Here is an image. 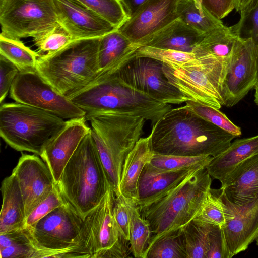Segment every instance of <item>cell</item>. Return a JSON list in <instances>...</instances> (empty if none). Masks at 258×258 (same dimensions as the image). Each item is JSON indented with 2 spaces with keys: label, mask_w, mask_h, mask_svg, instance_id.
Returning <instances> with one entry per match:
<instances>
[{
  "label": "cell",
  "mask_w": 258,
  "mask_h": 258,
  "mask_svg": "<svg viewBox=\"0 0 258 258\" xmlns=\"http://www.w3.org/2000/svg\"><path fill=\"white\" fill-rule=\"evenodd\" d=\"M150 135L154 153L213 157L225 151L236 137L184 106L166 112L152 126Z\"/></svg>",
  "instance_id": "1"
},
{
  "label": "cell",
  "mask_w": 258,
  "mask_h": 258,
  "mask_svg": "<svg viewBox=\"0 0 258 258\" xmlns=\"http://www.w3.org/2000/svg\"><path fill=\"white\" fill-rule=\"evenodd\" d=\"M116 74V73H115ZM114 74H99L66 95L86 114L116 112L142 116L153 126L172 107L121 83Z\"/></svg>",
  "instance_id": "2"
},
{
  "label": "cell",
  "mask_w": 258,
  "mask_h": 258,
  "mask_svg": "<svg viewBox=\"0 0 258 258\" xmlns=\"http://www.w3.org/2000/svg\"><path fill=\"white\" fill-rule=\"evenodd\" d=\"M91 133L115 196L125 159L141 138L145 122L142 116L116 112L86 114Z\"/></svg>",
  "instance_id": "3"
},
{
  "label": "cell",
  "mask_w": 258,
  "mask_h": 258,
  "mask_svg": "<svg viewBox=\"0 0 258 258\" xmlns=\"http://www.w3.org/2000/svg\"><path fill=\"white\" fill-rule=\"evenodd\" d=\"M56 185L65 200L83 218L111 187L91 130L67 163Z\"/></svg>",
  "instance_id": "4"
},
{
  "label": "cell",
  "mask_w": 258,
  "mask_h": 258,
  "mask_svg": "<svg viewBox=\"0 0 258 258\" xmlns=\"http://www.w3.org/2000/svg\"><path fill=\"white\" fill-rule=\"evenodd\" d=\"M211 183L206 168L197 170L165 196L139 209L141 216L150 225V243L193 220L202 207Z\"/></svg>",
  "instance_id": "5"
},
{
  "label": "cell",
  "mask_w": 258,
  "mask_h": 258,
  "mask_svg": "<svg viewBox=\"0 0 258 258\" xmlns=\"http://www.w3.org/2000/svg\"><path fill=\"white\" fill-rule=\"evenodd\" d=\"M100 39L74 40L54 53L40 56L37 61V72L66 96L88 85L99 73Z\"/></svg>",
  "instance_id": "6"
},
{
  "label": "cell",
  "mask_w": 258,
  "mask_h": 258,
  "mask_svg": "<svg viewBox=\"0 0 258 258\" xmlns=\"http://www.w3.org/2000/svg\"><path fill=\"white\" fill-rule=\"evenodd\" d=\"M67 120L43 110L18 103L1 104L0 136L11 148L40 155Z\"/></svg>",
  "instance_id": "7"
},
{
  "label": "cell",
  "mask_w": 258,
  "mask_h": 258,
  "mask_svg": "<svg viewBox=\"0 0 258 258\" xmlns=\"http://www.w3.org/2000/svg\"><path fill=\"white\" fill-rule=\"evenodd\" d=\"M114 194L110 187L100 203L84 218L80 242L66 257L126 258L130 243L115 220Z\"/></svg>",
  "instance_id": "8"
},
{
  "label": "cell",
  "mask_w": 258,
  "mask_h": 258,
  "mask_svg": "<svg viewBox=\"0 0 258 258\" xmlns=\"http://www.w3.org/2000/svg\"><path fill=\"white\" fill-rule=\"evenodd\" d=\"M84 218L67 202L28 228L46 257L64 258L80 242Z\"/></svg>",
  "instance_id": "9"
},
{
  "label": "cell",
  "mask_w": 258,
  "mask_h": 258,
  "mask_svg": "<svg viewBox=\"0 0 258 258\" xmlns=\"http://www.w3.org/2000/svg\"><path fill=\"white\" fill-rule=\"evenodd\" d=\"M1 35L35 38L59 24L53 0H0Z\"/></svg>",
  "instance_id": "10"
},
{
  "label": "cell",
  "mask_w": 258,
  "mask_h": 258,
  "mask_svg": "<svg viewBox=\"0 0 258 258\" xmlns=\"http://www.w3.org/2000/svg\"><path fill=\"white\" fill-rule=\"evenodd\" d=\"M257 83L258 45L251 36H240L225 69L220 91L223 105L237 104Z\"/></svg>",
  "instance_id": "11"
},
{
  "label": "cell",
  "mask_w": 258,
  "mask_h": 258,
  "mask_svg": "<svg viewBox=\"0 0 258 258\" xmlns=\"http://www.w3.org/2000/svg\"><path fill=\"white\" fill-rule=\"evenodd\" d=\"M163 70L169 82L190 100L218 109L223 105L222 74L204 67L196 58L181 64L163 63Z\"/></svg>",
  "instance_id": "12"
},
{
  "label": "cell",
  "mask_w": 258,
  "mask_h": 258,
  "mask_svg": "<svg viewBox=\"0 0 258 258\" xmlns=\"http://www.w3.org/2000/svg\"><path fill=\"white\" fill-rule=\"evenodd\" d=\"M15 102L30 105L64 119L84 117L86 112L47 83L36 72H19L10 90Z\"/></svg>",
  "instance_id": "13"
},
{
  "label": "cell",
  "mask_w": 258,
  "mask_h": 258,
  "mask_svg": "<svg viewBox=\"0 0 258 258\" xmlns=\"http://www.w3.org/2000/svg\"><path fill=\"white\" fill-rule=\"evenodd\" d=\"M123 84L164 103L180 104L189 98L165 76L163 63L152 58L135 57L115 74Z\"/></svg>",
  "instance_id": "14"
},
{
  "label": "cell",
  "mask_w": 258,
  "mask_h": 258,
  "mask_svg": "<svg viewBox=\"0 0 258 258\" xmlns=\"http://www.w3.org/2000/svg\"><path fill=\"white\" fill-rule=\"evenodd\" d=\"M179 0H148L117 30L139 44L179 18Z\"/></svg>",
  "instance_id": "15"
},
{
  "label": "cell",
  "mask_w": 258,
  "mask_h": 258,
  "mask_svg": "<svg viewBox=\"0 0 258 258\" xmlns=\"http://www.w3.org/2000/svg\"><path fill=\"white\" fill-rule=\"evenodd\" d=\"M36 155L22 153L12 173L22 193L26 219L56 185L47 165Z\"/></svg>",
  "instance_id": "16"
},
{
  "label": "cell",
  "mask_w": 258,
  "mask_h": 258,
  "mask_svg": "<svg viewBox=\"0 0 258 258\" xmlns=\"http://www.w3.org/2000/svg\"><path fill=\"white\" fill-rule=\"evenodd\" d=\"M58 23L74 40L101 37L118 28L79 0H53Z\"/></svg>",
  "instance_id": "17"
},
{
  "label": "cell",
  "mask_w": 258,
  "mask_h": 258,
  "mask_svg": "<svg viewBox=\"0 0 258 258\" xmlns=\"http://www.w3.org/2000/svg\"><path fill=\"white\" fill-rule=\"evenodd\" d=\"M85 116L67 120L64 127L47 143L40 155L56 184L82 140L91 130Z\"/></svg>",
  "instance_id": "18"
},
{
  "label": "cell",
  "mask_w": 258,
  "mask_h": 258,
  "mask_svg": "<svg viewBox=\"0 0 258 258\" xmlns=\"http://www.w3.org/2000/svg\"><path fill=\"white\" fill-rule=\"evenodd\" d=\"M229 203L233 216L221 228L227 257L231 258L246 250L258 236V198L241 207Z\"/></svg>",
  "instance_id": "19"
},
{
  "label": "cell",
  "mask_w": 258,
  "mask_h": 258,
  "mask_svg": "<svg viewBox=\"0 0 258 258\" xmlns=\"http://www.w3.org/2000/svg\"><path fill=\"white\" fill-rule=\"evenodd\" d=\"M223 195L232 205L241 207L258 198V153L239 164L221 184Z\"/></svg>",
  "instance_id": "20"
},
{
  "label": "cell",
  "mask_w": 258,
  "mask_h": 258,
  "mask_svg": "<svg viewBox=\"0 0 258 258\" xmlns=\"http://www.w3.org/2000/svg\"><path fill=\"white\" fill-rule=\"evenodd\" d=\"M204 168L191 167L174 171H162L145 166L138 186L136 205L141 209L160 199L178 185L197 170Z\"/></svg>",
  "instance_id": "21"
},
{
  "label": "cell",
  "mask_w": 258,
  "mask_h": 258,
  "mask_svg": "<svg viewBox=\"0 0 258 258\" xmlns=\"http://www.w3.org/2000/svg\"><path fill=\"white\" fill-rule=\"evenodd\" d=\"M140 46L117 29L101 37L98 54V74L117 73L136 57V51Z\"/></svg>",
  "instance_id": "22"
},
{
  "label": "cell",
  "mask_w": 258,
  "mask_h": 258,
  "mask_svg": "<svg viewBox=\"0 0 258 258\" xmlns=\"http://www.w3.org/2000/svg\"><path fill=\"white\" fill-rule=\"evenodd\" d=\"M153 154L150 134L148 137L141 138L127 155L119 183L120 194L127 201L136 204L140 177Z\"/></svg>",
  "instance_id": "23"
},
{
  "label": "cell",
  "mask_w": 258,
  "mask_h": 258,
  "mask_svg": "<svg viewBox=\"0 0 258 258\" xmlns=\"http://www.w3.org/2000/svg\"><path fill=\"white\" fill-rule=\"evenodd\" d=\"M246 20L240 17L235 25L229 27L224 25L205 34L192 53L195 56L213 57L226 67L234 45L241 36L242 28Z\"/></svg>",
  "instance_id": "24"
},
{
  "label": "cell",
  "mask_w": 258,
  "mask_h": 258,
  "mask_svg": "<svg viewBox=\"0 0 258 258\" xmlns=\"http://www.w3.org/2000/svg\"><path fill=\"white\" fill-rule=\"evenodd\" d=\"M204 35L178 19L139 45L192 53Z\"/></svg>",
  "instance_id": "25"
},
{
  "label": "cell",
  "mask_w": 258,
  "mask_h": 258,
  "mask_svg": "<svg viewBox=\"0 0 258 258\" xmlns=\"http://www.w3.org/2000/svg\"><path fill=\"white\" fill-rule=\"evenodd\" d=\"M258 153V135L237 140L223 152L213 157L206 167L210 176L223 184L241 162Z\"/></svg>",
  "instance_id": "26"
},
{
  "label": "cell",
  "mask_w": 258,
  "mask_h": 258,
  "mask_svg": "<svg viewBox=\"0 0 258 258\" xmlns=\"http://www.w3.org/2000/svg\"><path fill=\"white\" fill-rule=\"evenodd\" d=\"M3 203L0 213V233L25 227V205L16 177L11 174L2 181Z\"/></svg>",
  "instance_id": "27"
},
{
  "label": "cell",
  "mask_w": 258,
  "mask_h": 258,
  "mask_svg": "<svg viewBox=\"0 0 258 258\" xmlns=\"http://www.w3.org/2000/svg\"><path fill=\"white\" fill-rule=\"evenodd\" d=\"M233 216L229 203L223 195L221 188H211L201 210L194 219L222 227Z\"/></svg>",
  "instance_id": "28"
},
{
  "label": "cell",
  "mask_w": 258,
  "mask_h": 258,
  "mask_svg": "<svg viewBox=\"0 0 258 258\" xmlns=\"http://www.w3.org/2000/svg\"><path fill=\"white\" fill-rule=\"evenodd\" d=\"M0 55L12 62L21 73L36 72L40 55L25 46L20 40L0 35Z\"/></svg>",
  "instance_id": "29"
},
{
  "label": "cell",
  "mask_w": 258,
  "mask_h": 258,
  "mask_svg": "<svg viewBox=\"0 0 258 258\" xmlns=\"http://www.w3.org/2000/svg\"><path fill=\"white\" fill-rule=\"evenodd\" d=\"M177 11L178 19L204 34L224 25L206 10L199 8L194 0H179Z\"/></svg>",
  "instance_id": "30"
},
{
  "label": "cell",
  "mask_w": 258,
  "mask_h": 258,
  "mask_svg": "<svg viewBox=\"0 0 258 258\" xmlns=\"http://www.w3.org/2000/svg\"><path fill=\"white\" fill-rule=\"evenodd\" d=\"M146 258H187L183 228L165 233L150 243Z\"/></svg>",
  "instance_id": "31"
},
{
  "label": "cell",
  "mask_w": 258,
  "mask_h": 258,
  "mask_svg": "<svg viewBox=\"0 0 258 258\" xmlns=\"http://www.w3.org/2000/svg\"><path fill=\"white\" fill-rule=\"evenodd\" d=\"M131 216L130 243L132 254L135 258H146L152 233L148 221L143 218L134 202L130 203Z\"/></svg>",
  "instance_id": "32"
},
{
  "label": "cell",
  "mask_w": 258,
  "mask_h": 258,
  "mask_svg": "<svg viewBox=\"0 0 258 258\" xmlns=\"http://www.w3.org/2000/svg\"><path fill=\"white\" fill-rule=\"evenodd\" d=\"M212 224L193 219L183 228L187 258H207Z\"/></svg>",
  "instance_id": "33"
},
{
  "label": "cell",
  "mask_w": 258,
  "mask_h": 258,
  "mask_svg": "<svg viewBox=\"0 0 258 258\" xmlns=\"http://www.w3.org/2000/svg\"><path fill=\"white\" fill-rule=\"evenodd\" d=\"M213 157L210 155L184 156L154 153L147 163L158 171H174L191 167L206 168Z\"/></svg>",
  "instance_id": "34"
},
{
  "label": "cell",
  "mask_w": 258,
  "mask_h": 258,
  "mask_svg": "<svg viewBox=\"0 0 258 258\" xmlns=\"http://www.w3.org/2000/svg\"><path fill=\"white\" fill-rule=\"evenodd\" d=\"M116 28L130 17L120 0H79Z\"/></svg>",
  "instance_id": "35"
},
{
  "label": "cell",
  "mask_w": 258,
  "mask_h": 258,
  "mask_svg": "<svg viewBox=\"0 0 258 258\" xmlns=\"http://www.w3.org/2000/svg\"><path fill=\"white\" fill-rule=\"evenodd\" d=\"M185 103L184 106L185 108L204 119L236 137L241 135L240 128L219 109L190 100H187Z\"/></svg>",
  "instance_id": "36"
},
{
  "label": "cell",
  "mask_w": 258,
  "mask_h": 258,
  "mask_svg": "<svg viewBox=\"0 0 258 258\" xmlns=\"http://www.w3.org/2000/svg\"><path fill=\"white\" fill-rule=\"evenodd\" d=\"M74 41L68 31L59 23L52 29L33 38L40 55L54 53Z\"/></svg>",
  "instance_id": "37"
},
{
  "label": "cell",
  "mask_w": 258,
  "mask_h": 258,
  "mask_svg": "<svg viewBox=\"0 0 258 258\" xmlns=\"http://www.w3.org/2000/svg\"><path fill=\"white\" fill-rule=\"evenodd\" d=\"M137 57L152 58L162 63L181 64L195 59L193 53L141 46L136 51Z\"/></svg>",
  "instance_id": "38"
},
{
  "label": "cell",
  "mask_w": 258,
  "mask_h": 258,
  "mask_svg": "<svg viewBox=\"0 0 258 258\" xmlns=\"http://www.w3.org/2000/svg\"><path fill=\"white\" fill-rule=\"evenodd\" d=\"M66 201L56 184L50 193L27 216L25 226L33 225L55 208L65 204Z\"/></svg>",
  "instance_id": "39"
},
{
  "label": "cell",
  "mask_w": 258,
  "mask_h": 258,
  "mask_svg": "<svg viewBox=\"0 0 258 258\" xmlns=\"http://www.w3.org/2000/svg\"><path fill=\"white\" fill-rule=\"evenodd\" d=\"M130 202L121 194L115 196L113 212L115 220L122 234L129 240L131 209Z\"/></svg>",
  "instance_id": "40"
},
{
  "label": "cell",
  "mask_w": 258,
  "mask_h": 258,
  "mask_svg": "<svg viewBox=\"0 0 258 258\" xmlns=\"http://www.w3.org/2000/svg\"><path fill=\"white\" fill-rule=\"evenodd\" d=\"M0 254L1 258L46 257L45 252L37 247L33 239L27 243L13 245L1 249Z\"/></svg>",
  "instance_id": "41"
},
{
  "label": "cell",
  "mask_w": 258,
  "mask_h": 258,
  "mask_svg": "<svg viewBox=\"0 0 258 258\" xmlns=\"http://www.w3.org/2000/svg\"><path fill=\"white\" fill-rule=\"evenodd\" d=\"M19 73L18 68L0 55V103H3L12 85Z\"/></svg>",
  "instance_id": "42"
},
{
  "label": "cell",
  "mask_w": 258,
  "mask_h": 258,
  "mask_svg": "<svg viewBox=\"0 0 258 258\" xmlns=\"http://www.w3.org/2000/svg\"><path fill=\"white\" fill-rule=\"evenodd\" d=\"M197 6L206 10L216 18L221 20L234 9V0H194Z\"/></svg>",
  "instance_id": "43"
},
{
  "label": "cell",
  "mask_w": 258,
  "mask_h": 258,
  "mask_svg": "<svg viewBox=\"0 0 258 258\" xmlns=\"http://www.w3.org/2000/svg\"><path fill=\"white\" fill-rule=\"evenodd\" d=\"M207 258H228L222 228L213 225L209 235Z\"/></svg>",
  "instance_id": "44"
},
{
  "label": "cell",
  "mask_w": 258,
  "mask_h": 258,
  "mask_svg": "<svg viewBox=\"0 0 258 258\" xmlns=\"http://www.w3.org/2000/svg\"><path fill=\"white\" fill-rule=\"evenodd\" d=\"M258 0H234L235 9L240 17L247 18L256 6Z\"/></svg>",
  "instance_id": "45"
},
{
  "label": "cell",
  "mask_w": 258,
  "mask_h": 258,
  "mask_svg": "<svg viewBox=\"0 0 258 258\" xmlns=\"http://www.w3.org/2000/svg\"><path fill=\"white\" fill-rule=\"evenodd\" d=\"M148 0H120L129 17Z\"/></svg>",
  "instance_id": "46"
},
{
  "label": "cell",
  "mask_w": 258,
  "mask_h": 258,
  "mask_svg": "<svg viewBox=\"0 0 258 258\" xmlns=\"http://www.w3.org/2000/svg\"><path fill=\"white\" fill-rule=\"evenodd\" d=\"M250 14L252 23L251 37L258 45V2Z\"/></svg>",
  "instance_id": "47"
},
{
  "label": "cell",
  "mask_w": 258,
  "mask_h": 258,
  "mask_svg": "<svg viewBox=\"0 0 258 258\" xmlns=\"http://www.w3.org/2000/svg\"><path fill=\"white\" fill-rule=\"evenodd\" d=\"M255 88L254 102L258 106V83L256 85Z\"/></svg>",
  "instance_id": "48"
},
{
  "label": "cell",
  "mask_w": 258,
  "mask_h": 258,
  "mask_svg": "<svg viewBox=\"0 0 258 258\" xmlns=\"http://www.w3.org/2000/svg\"><path fill=\"white\" fill-rule=\"evenodd\" d=\"M256 244L258 245V236H257V237L256 239Z\"/></svg>",
  "instance_id": "49"
}]
</instances>
